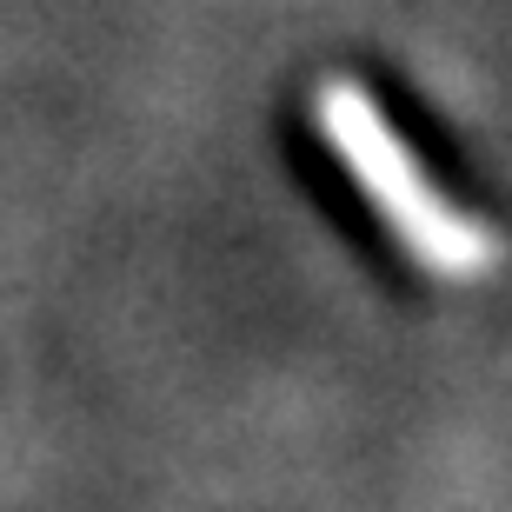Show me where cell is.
Here are the masks:
<instances>
[{
  "label": "cell",
  "mask_w": 512,
  "mask_h": 512,
  "mask_svg": "<svg viewBox=\"0 0 512 512\" xmlns=\"http://www.w3.org/2000/svg\"><path fill=\"white\" fill-rule=\"evenodd\" d=\"M313 127H320L326 153L340 160V173L366 193V207L380 213V227L393 233L433 280L479 286L499 266V240L486 233V220L453 207V200L426 180L413 147L399 140L386 107L366 94L360 80H326L320 94H313Z\"/></svg>",
  "instance_id": "1"
}]
</instances>
